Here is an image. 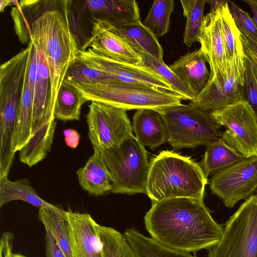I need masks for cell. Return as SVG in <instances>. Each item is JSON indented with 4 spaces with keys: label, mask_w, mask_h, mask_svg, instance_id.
Segmentation results:
<instances>
[{
    "label": "cell",
    "mask_w": 257,
    "mask_h": 257,
    "mask_svg": "<svg viewBox=\"0 0 257 257\" xmlns=\"http://www.w3.org/2000/svg\"><path fill=\"white\" fill-rule=\"evenodd\" d=\"M209 187L227 207L247 199L257 189V156L244 158L215 172Z\"/></svg>",
    "instance_id": "8fae6325"
},
{
    "label": "cell",
    "mask_w": 257,
    "mask_h": 257,
    "mask_svg": "<svg viewBox=\"0 0 257 257\" xmlns=\"http://www.w3.org/2000/svg\"><path fill=\"white\" fill-rule=\"evenodd\" d=\"M109 172L113 193H145L150 163L145 147L134 135L115 148L93 149Z\"/></svg>",
    "instance_id": "8992f818"
},
{
    "label": "cell",
    "mask_w": 257,
    "mask_h": 257,
    "mask_svg": "<svg viewBox=\"0 0 257 257\" xmlns=\"http://www.w3.org/2000/svg\"><path fill=\"white\" fill-rule=\"evenodd\" d=\"M109 79L101 72L85 62L78 56L69 67L64 80L73 84H85Z\"/></svg>",
    "instance_id": "1f68e13d"
},
{
    "label": "cell",
    "mask_w": 257,
    "mask_h": 257,
    "mask_svg": "<svg viewBox=\"0 0 257 257\" xmlns=\"http://www.w3.org/2000/svg\"><path fill=\"white\" fill-rule=\"evenodd\" d=\"M174 7V0L154 1L143 24L157 37L164 36L169 30Z\"/></svg>",
    "instance_id": "4dcf8cb0"
},
{
    "label": "cell",
    "mask_w": 257,
    "mask_h": 257,
    "mask_svg": "<svg viewBox=\"0 0 257 257\" xmlns=\"http://www.w3.org/2000/svg\"><path fill=\"white\" fill-rule=\"evenodd\" d=\"M246 3L252 12L253 19L257 26V0H243Z\"/></svg>",
    "instance_id": "60d3db41"
},
{
    "label": "cell",
    "mask_w": 257,
    "mask_h": 257,
    "mask_svg": "<svg viewBox=\"0 0 257 257\" xmlns=\"http://www.w3.org/2000/svg\"><path fill=\"white\" fill-rule=\"evenodd\" d=\"M11 4V1H1V11L3 12V9H5V8L9 5Z\"/></svg>",
    "instance_id": "7bdbcfd3"
},
{
    "label": "cell",
    "mask_w": 257,
    "mask_h": 257,
    "mask_svg": "<svg viewBox=\"0 0 257 257\" xmlns=\"http://www.w3.org/2000/svg\"><path fill=\"white\" fill-rule=\"evenodd\" d=\"M255 193L257 195V189L256 190Z\"/></svg>",
    "instance_id": "bcb514c9"
},
{
    "label": "cell",
    "mask_w": 257,
    "mask_h": 257,
    "mask_svg": "<svg viewBox=\"0 0 257 257\" xmlns=\"http://www.w3.org/2000/svg\"><path fill=\"white\" fill-rule=\"evenodd\" d=\"M32 122L33 97L29 85L27 65L25 72L18 122L14 137V151L15 153L20 151L26 146L31 140L32 138Z\"/></svg>",
    "instance_id": "4316f807"
},
{
    "label": "cell",
    "mask_w": 257,
    "mask_h": 257,
    "mask_svg": "<svg viewBox=\"0 0 257 257\" xmlns=\"http://www.w3.org/2000/svg\"><path fill=\"white\" fill-rule=\"evenodd\" d=\"M244 159L236 150L228 145L221 137L206 146L201 162L205 177L228 167Z\"/></svg>",
    "instance_id": "603a6c76"
},
{
    "label": "cell",
    "mask_w": 257,
    "mask_h": 257,
    "mask_svg": "<svg viewBox=\"0 0 257 257\" xmlns=\"http://www.w3.org/2000/svg\"><path fill=\"white\" fill-rule=\"evenodd\" d=\"M206 60L200 48L181 56L168 66L188 87L196 98L204 89L210 78Z\"/></svg>",
    "instance_id": "ac0fdd59"
},
{
    "label": "cell",
    "mask_w": 257,
    "mask_h": 257,
    "mask_svg": "<svg viewBox=\"0 0 257 257\" xmlns=\"http://www.w3.org/2000/svg\"><path fill=\"white\" fill-rule=\"evenodd\" d=\"M66 145L72 148H76L79 142L80 136L77 131L73 129H67L63 132Z\"/></svg>",
    "instance_id": "f35d334b"
},
{
    "label": "cell",
    "mask_w": 257,
    "mask_h": 257,
    "mask_svg": "<svg viewBox=\"0 0 257 257\" xmlns=\"http://www.w3.org/2000/svg\"><path fill=\"white\" fill-rule=\"evenodd\" d=\"M241 39L244 52L257 59V43L247 39L242 35H241Z\"/></svg>",
    "instance_id": "ab89813d"
},
{
    "label": "cell",
    "mask_w": 257,
    "mask_h": 257,
    "mask_svg": "<svg viewBox=\"0 0 257 257\" xmlns=\"http://www.w3.org/2000/svg\"><path fill=\"white\" fill-rule=\"evenodd\" d=\"M243 89L245 100L257 114V65L246 54Z\"/></svg>",
    "instance_id": "e575fe53"
},
{
    "label": "cell",
    "mask_w": 257,
    "mask_h": 257,
    "mask_svg": "<svg viewBox=\"0 0 257 257\" xmlns=\"http://www.w3.org/2000/svg\"><path fill=\"white\" fill-rule=\"evenodd\" d=\"M142 59V64L158 74L172 87L174 92L183 100L191 101L194 97L188 87L176 76L164 61H160L142 51H136Z\"/></svg>",
    "instance_id": "f546056e"
},
{
    "label": "cell",
    "mask_w": 257,
    "mask_h": 257,
    "mask_svg": "<svg viewBox=\"0 0 257 257\" xmlns=\"http://www.w3.org/2000/svg\"><path fill=\"white\" fill-rule=\"evenodd\" d=\"M98 236L102 257H136L124 234L115 229L99 225Z\"/></svg>",
    "instance_id": "83f0119b"
},
{
    "label": "cell",
    "mask_w": 257,
    "mask_h": 257,
    "mask_svg": "<svg viewBox=\"0 0 257 257\" xmlns=\"http://www.w3.org/2000/svg\"><path fill=\"white\" fill-rule=\"evenodd\" d=\"M11 256L12 257H28L21 253H14L13 252L12 253Z\"/></svg>",
    "instance_id": "ee69618b"
},
{
    "label": "cell",
    "mask_w": 257,
    "mask_h": 257,
    "mask_svg": "<svg viewBox=\"0 0 257 257\" xmlns=\"http://www.w3.org/2000/svg\"><path fill=\"white\" fill-rule=\"evenodd\" d=\"M157 111L166 126L167 142L175 149L206 146L220 138L210 112L182 103Z\"/></svg>",
    "instance_id": "52a82bcc"
},
{
    "label": "cell",
    "mask_w": 257,
    "mask_h": 257,
    "mask_svg": "<svg viewBox=\"0 0 257 257\" xmlns=\"http://www.w3.org/2000/svg\"><path fill=\"white\" fill-rule=\"evenodd\" d=\"M207 257H257V195L252 194L228 219L219 241Z\"/></svg>",
    "instance_id": "ba28073f"
},
{
    "label": "cell",
    "mask_w": 257,
    "mask_h": 257,
    "mask_svg": "<svg viewBox=\"0 0 257 257\" xmlns=\"http://www.w3.org/2000/svg\"><path fill=\"white\" fill-rule=\"evenodd\" d=\"M7 257H11V256H8Z\"/></svg>",
    "instance_id": "7dc6e473"
},
{
    "label": "cell",
    "mask_w": 257,
    "mask_h": 257,
    "mask_svg": "<svg viewBox=\"0 0 257 257\" xmlns=\"http://www.w3.org/2000/svg\"><path fill=\"white\" fill-rule=\"evenodd\" d=\"M124 235L133 248L136 257H197L190 252L167 247L134 228L126 230Z\"/></svg>",
    "instance_id": "d4e9b609"
},
{
    "label": "cell",
    "mask_w": 257,
    "mask_h": 257,
    "mask_svg": "<svg viewBox=\"0 0 257 257\" xmlns=\"http://www.w3.org/2000/svg\"><path fill=\"white\" fill-rule=\"evenodd\" d=\"M34 10L32 21H27L31 40L41 51L49 67L52 101H56L66 72L80 50L71 30L68 1H29Z\"/></svg>",
    "instance_id": "7a4b0ae2"
},
{
    "label": "cell",
    "mask_w": 257,
    "mask_h": 257,
    "mask_svg": "<svg viewBox=\"0 0 257 257\" xmlns=\"http://www.w3.org/2000/svg\"><path fill=\"white\" fill-rule=\"evenodd\" d=\"M86 101L75 86L63 80L54 105L55 119L63 121L79 120L81 107Z\"/></svg>",
    "instance_id": "cb8c5ba5"
},
{
    "label": "cell",
    "mask_w": 257,
    "mask_h": 257,
    "mask_svg": "<svg viewBox=\"0 0 257 257\" xmlns=\"http://www.w3.org/2000/svg\"><path fill=\"white\" fill-rule=\"evenodd\" d=\"M210 113L228 145L244 158L257 156V114L245 98Z\"/></svg>",
    "instance_id": "9c48e42d"
},
{
    "label": "cell",
    "mask_w": 257,
    "mask_h": 257,
    "mask_svg": "<svg viewBox=\"0 0 257 257\" xmlns=\"http://www.w3.org/2000/svg\"><path fill=\"white\" fill-rule=\"evenodd\" d=\"M228 2L235 25L241 35L257 43V26L253 18L233 2Z\"/></svg>",
    "instance_id": "836d02e7"
},
{
    "label": "cell",
    "mask_w": 257,
    "mask_h": 257,
    "mask_svg": "<svg viewBox=\"0 0 257 257\" xmlns=\"http://www.w3.org/2000/svg\"><path fill=\"white\" fill-rule=\"evenodd\" d=\"M72 257H102L98 224L87 213L65 211Z\"/></svg>",
    "instance_id": "9a60e30c"
},
{
    "label": "cell",
    "mask_w": 257,
    "mask_h": 257,
    "mask_svg": "<svg viewBox=\"0 0 257 257\" xmlns=\"http://www.w3.org/2000/svg\"><path fill=\"white\" fill-rule=\"evenodd\" d=\"M183 15L186 23L183 35L184 43L188 47L198 42L203 21V11L206 0H181Z\"/></svg>",
    "instance_id": "f1b7e54d"
},
{
    "label": "cell",
    "mask_w": 257,
    "mask_h": 257,
    "mask_svg": "<svg viewBox=\"0 0 257 257\" xmlns=\"http://www.w3.org/2000/svg\"><path fill=\"white\" fill-rule=\"evenodd\" d=\"M227 1L222 0H209L207 1V3H208L210 6V10H216L219 8L221 6L225 4Z\"/></svg>",
    "instance_id": "b9f144b4"
},
{
    "label": "cell",
    "mask_w": 257,
    "mask_h": 257,
    "mask_svg": "<svg viewBox=\"0 0 257 257\" xmlns=\"http://www.w3.org/2000/svg\"><path fill=\"white\" fill-rule=\"evenodd\" d=\"M72 84L87 101L102 102L125 110H157L180 104L182 100L177 94L165 89L114 80L92 84Z\"/></svg>",
    "instance_id": "5b68a950"
},
{
    "label": "cell",
    "mask_w": 257,
    "mask_h": 257,
    "mask_svg": "<svg viewBox=\"0 0 257 257\" xmlns=\"http://www.w3.org/2000/svg\"><path fill=\"white\" fill-rule=\"evenodd\" d=\"M243 86L230 76L222 85L208 82L189 105L203 111L211 112L244 98Z\"/></svg>",
    "instance_id": "d6986e66"
},
{
    "label": "cell",
    "mask_w": 257,
    "mask_h": 257,
    "mask_svg": "<svg viewBox=\"0 0 257 257\" xmlns=\"http://www.w3.org/2000/svg\"><path fill=\"white\" fill-rule=\"evenodd\" d=\"M88 47L98 55L119 62L142 65L138 53L104 21H93L90 37L80 50H85Z\"/></svg>",
    "instance_id": "5bb4252c"
},
{
    "label": "cell",
    "mask_w": 257,
    "mask_h": 257,
    "mask_svg": "<svg viewBox=\"0 0 257 257\" xmlns=\"http://www.w3.org/2000/svg\"><path fill=\"white\" fill-rule=\"evenodd\" d=\"M198 42L210 66V78L208 82L218 85L223 84L229 77L226 66L219 8L210 10L204 16Z\"/></svg>",
    "instance_id": "4fadbf2b"
},
{
    "label": "cell",
    "mask_w": 257,
    "mask_h": 257,
    "mask_svg": "<svg viewBox=\"0 0 257 257\" xmlns=\"http://www.w3.org/2000/svg\"><path fill=\"white\" fill-rule=\"evenodd\" d=\"M78 56L110 80L145 85L174 92L171 86L161 77L143 65L117 61L98 55L90 48L84 51L79 50Z\"/></svg>",
    "instance_id": "7c38bea8"
},
{
    "label": "cell",
    "mask_w": 257,
    "mask_h": 257,
    "mask_svg": "<svg viewBox=\"0 0 257 257\" xmlns=\"http://www.w3.org/2000/svg\"><path fill=\"white\" fill-rule=\"evenodd\" d=\"M246 54L247 55H248L250 57H251L252 59V60L255 62L256 65H257V59L255 57H254V56H253L252 55H250V54H249L248 53H246Z\"/></svg>",
    "instance_id": "f6af8a7d"
},
{
    "label": "cell",
    "mask_w": 257,
    "mask_h": 257,
    "mask_svg": "<svg viewBox=\"0 0 257 257\" xmlns=\"http://www.w3.org/2000/svg\"><path fill=\"white\" fill-rule=\"evenodd\" d=\"M111 29L122 38L135 51H142L160 61H163V50L153 33L141 21Z\"/></svg>",
    "instance_id": "44dd1931"
},
{
    "label": "cell",
    "mask_w": 257,
    "mask_h": 257,
    "mask_svg": "<svg viewBox=\"0 0 257 257\" xmlns=\"http://www.w3.org/2000/svg\"><path fill=\"white\" fill-rule=\"evenodd\" d=\"M46 257H65L52 236L46 231L45 234Z\"/></svg>",
    "instance_id": "74e56055"
},
{
    "label": "cell",
    "mask_w": 257,
    "mask_h": 257,
    "mask_svg": "<svg viewBox=\"0 0 257 257\" xmlns=\"http://www.w3.org/2000/svg\"><path fill=\"white\" fill-rule=\"evenodd\" d=\"M219 12L228 75L234 77L243 86L246 55L241 39V34L235 25L228 1L219 8Z\"/></svg>",
    "instance_id": "2e32d148"
},
{
    "label": "cell",
    "mask_w": 257,
    "mask_h": 257,
    "mask_svg": "<svg viewBox=\"0 0 257 257\" xmlns=\"http://www.w3.org/2000/svg\"><path fill=\"white\" fill-rule=\"evenodd\" d=\"M14 200L23 201L39 208L60 209L42 199L28 180L20 179L12 181L8 176L0 178V207Z\"/></svg>",
    "instance_id": "7402d4cb"
},
{
    "label": "cell",
    "mask_w": 257,
    "mask_h": 257,
    "mask_svg": "<svg viewBox=\"0 0 257 257\" xmlns=\"http://www.w3.org/2000/svg\"><path fill=\"white\" fill-rule=\"evenodd\" d=\"M144 220L152 238L167 247L185 252L212 248L223 231L203 199L199 198H174L152 202Z\"/></svg>",
    "instance_id": "6da1fadb"
},
{
    "label": "cell",
    "mask_w": 257,
    "mask_h": 257,
    "mask_svg": "<svg viewBox=\"0 0 257 257\" xmlns=\"http://www.w3.org/2000/svg\"><path fill=\"white\" fill-rule=\"evenodd\" d=\"M38 217L52 236L65 257H72L65 211L48 208H39Z\"/></svg>",
    "instance_id": "484cf974"
},
{
    "label": "cell",
    "mask_w": 257,
    "mask_h": 257,
    "mask_svg": "<svg viewBox=\"0 0 257 257\" xmlns=\"http://www.w3.org/2000/svg\"><path fill=\"white\" fill-rule=\"evenodd\" d=\"M207 182L198 163L190 157L163 151L150 163L145 194L152 202L181 197L203 199Z\"/></svg>",
    "instance_id": "277c9868"
},
{
    "label": "cell",
    "mask_w": 257,
    "mask_h": 257,
    "mask_svg": "<svg viewBox=\"0 0 257 257\" xmlns=\"http://www.w3.org/2000/svg\"><path fill=\"white\" fill-rule=\"evenodd\" d=\"M88 108V136L93 149L115 148L133 135L126 110L94 101Z\"/></svg>",
    "instance_id": "30bf717a"
},
{
    "label": "cell",
    "mask_w": 257,
    "mask_h": 257,
    "mask_svg": "<svg viewBox=\"0 0 257 257\" xmlns=\"http://www.w3.org/2000/svg\"><path fill=\"white\" fill-rule=\"evenodd\" d=\"M76 174L82 189L91 195L101 196L111 191L110 181L101 178L85 166L80 168Z\"/></svg>",
    "instance_id": "d6a6232c"
},
{
    "label": "cell",
    "mask_w": 257,
    "mask_h": 257,
    "mask_svg": "<svg viewBox=\"0 0 257 257\" xmlns=\"http://www.w3.org/2000/svg\"><path fill=\"white\" fill-rule=\"evenodd\" d=\"M83 3L93 21H104L112 28L141 21L138 3L135 0L86 1Z\"/></svg>",
    "instance_id": "e0dca14e"
},
{
    "label": "cell",
    "mask_w": 257,
    "mask_h": 257,
    "mask_svg": "<svg viewBox=\"0 0 257 257\" xmlns=\"http://www.w3.org/2000/svg\"><path fill=\"white\" fill-rule=\"evenodd\" d=\"M85 166L101 178L111 182L107 168L97 152L94 151L93 154L88 159Z\"/></svg>",
    "instance_id": "8d00e7d4"
},
{
    "label": "cell",
    "mask_w": 257,
    "mask_h": 257,
    "mask_svg": "<svg viewBox=\"0 0 257 257\" xmlns=\"http://www.w3.org/2000/svg\"><path fill=\"white\" fill-rule=\"evenodd\" d=\"M20 8V5L13 8L11 14L14 19L15 30L19 39L22 43L25 44L28 42V40L30 42V34L28 28L27 20Z\"/></svg>",
    "instance_id": "d590c367"
},
{
    "label": "cell",
    "mask_w": 257,
    "mask_h": 257,
    "mask_svg": "<svg viewBox=\"0 0 257 257\" xmlns=\"http://www.w3.org/2000/svg\"><path fill=\"white\" fill-rule=\"evenodd\" d=\"M132 127L136 138L144 147L154 150L167 141L165 124L157 110H137L133 117Z\"/></svg>",
    "instance_id": "ffe728a7"
},
{
    "label": "cell",
    "mask_w": 257,
    "mask_h": 257,
    "mask_svg": "<svg viewBox=\"0 0 257 257\" xmlns=\"http://www.w3.org/2000/svg\"><path fill=\"white\" fill-rule=\"evenodd\" d=\"M30 41L28 75L33 97L32 138L19 154L20 161L32 167L43 160L50 152L56 122L48 63L41 51Z\"/></svg>",
    "instance_id": "3957f363"
}]
</instances>
